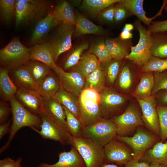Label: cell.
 <instances>
[{
	"mask_svg": "<svg viewBox=\"0 0 167 167\" xmlns=\"http://www.w3.org/2000/svg\"><path fill=\"white\" fill-rule=\"evenodd\" d=\"M37 167H86L82 158L75 147L71 146L68 152L63 151L58 154V160L56 163L49 164L43 163Z\"/></svg>",
	"mask_w": 167,
	"mask_h": 167,
	"instance_id": "2e32d148",
	"label": "cell"
},
{
	"mask_svg": "<svg viewBox=\"0 0 167 167\" xmlns=\"http://www.w3.org/2000/svg\"><path fill=\"white\" fill-rule=\"evenodd\" d=\"M125 102V98L122 95L113 90L105 89L100 93V104L102 116L103 114H111Z\"/></svg>",
	"mask_w": 167,
	"mask_h": 167,
	"instance_id": "d6986e66",
	"label": "cell"
},
{
	"mask_svg": "<svg viewBox=\"0 0 167 167\" xmlns=\"http://www.w3.org/2000/svg\"><path fill=\"white\" fill-rule=\"evenodd\" d=\"M148 29L151 33L167 31V19L160 21H152L148 26Z\"/></svg>",
	"mask_w": 167,
	"mask_h": 167,
	"instance_id": "681fc988",
	"label": "cell"
},
{
	"mask_svg": "<svg viewBox=\"0 0 167 167\" xmlns=\"http://www.w3.org/2000/svg\"><path fill=\"white\" fill-rule=\"evenodd\" d=\"M119 37L122 40H129L132 39L133 34L131 32L122 28Z\"/></svg>",
	"mask_w": 167,
	"mask_h": 167,
	"instance_id": "db71d44e",
	"label": "cell"
},
{
	"mask_svg": "<svg viewBox=\"0 0 167 167\" xmlns=\"http://www.w3.org/2000/svg\"><path fill=\"white\" fill-rule=\"evenodd\" d=\"M162 8L167 14V0L163 1Z\"/></svg>",
	"mask_w": 167,
	"mask_h": 167,
	"instance_id": "680465c9",
	"label": "cell"
},
{
	"mask_svg": "<svg viewBox=\"0 0 167 167\" xmlns=\"http://www.w3.org/2000/svg\"><path fill=\"white\" fill-rule=\"evenodd\" d=\"M11 79L17 87L37 91L39 85L33 79L24 65L9 71Z\"/></svg>",
	"mask_w": 167,
	"mask_h": 167,
	"instance_id": "7402d4cb",
	"label": "cell"
},
{
	"mask_svg": "<svg viewBox=\"0 0 167 167\" xmlns=\"http://www.w3.org/2000/svg\"><path fill=\"white\" fill-rule=\"evenodd\" d=\"M132 65L128 62H125L120 70L118 79L119 87L123 89H127L132 84Z\"/></svg>",
	"mask_w": 167,
	"mask_h": 167,
	"instance_id": "60d3db41",
	"label": "cell"
},
{
	"mask_svg": "<svg viewBox=\"0 0 167 167\" xmlns=\"http://www.w3.org/2000/svg\"><path fill=\"white\" fill-rule=\"evenodd\" d=\"M30 60L29 48L17 37L13 39L0 50L1 66L9 70L24 65Z\"/></svg>",
	"mask_w": 167,
	"mask_h": 167,
	"instance_id": "277c9868",
	"label": "cell"
},
{
	"mask_svg": "<svg viewBox=\"0 0 167 167\" xmlns=\"http://www.w3.org/2000/svg\"><path fill=\"white\" fill-rule=\"evenodd\" d=\"M111 120L116 126L117 135L120 136H128L138 127L145 126L139 110L133 105L128 106L123 113Z\"/></svg>",
	"mask_w": 167,
	"mask_h": 167,
	"instance_id": "30bf717a",
	"label": "cell"
},
{
	"mask_svg": "<svg viewBox=\"0 0 167 167\" xmlns=\"http://www.w3.org/2000/svg\"><path fill=\"white\" fill-rule=\"evenodd\" d=\"M61 24L53 11H50L35 24L30 41L31 43L34 45L45 42L51 31Z\"/></svg>",
	"mask_w": 167,
	"mask_h": 167,
	"instance_id": "4fadbf2b",
	"label": "cell"
},
{
	"mask_svg": "<svg viewBox=\"0 0 167 167\" xmlns=\"http://www.w3.org/2000/svg\"><path fill=\"white\" fill-rule=\"evenodd\" d=\"M89 46L88 43L85 42L77 46L66 57L62 68L65 71L75 67L80 60L83 52Z\"/></svg>",
	"mask_w": 167,
	"mask_h": 167,
	"instance_id": "8d00e7d4",
	"label": "cell"
},
{
	"mask_svg": "<svg viewBox=\"0 0 167 167\" xmlns=\"http://www.w3.org/2000/svg\"><path fill=\"white\" fill-rule=\"evenodd\" d=\"M101 167H120L116 165L112 164H104Z\"/></svg>",
	"mask_w": 167,
	"mask_h": 167,
	"instance_id": "6f0895ef",
	"label": "cell"
},
{
	"mask_svg": "<svg viewBox=\"0 0 167 167\" xmlns=\"http://www.w3.org/2000/svg\"><path fill=\"white\" fill-rule=\"evenodd\" d=\"M12 114V121L9 135L6 143L0 148L2 153L9 147L11 142L17 131L24 127L31 129L40 127L41 120L38 116L35 114L24 107L16 98L13 96L10 101Z\"/></svg>",
	"mask_w": 167,
	"mask_h": 167,
	"instance_id": "7a4b0ae2",
	"label": "cell"
},
{
	"mask_svg": "<svg viewBox=\"0 0 167 167\" xmlns=\"http://www.w3.org/2000/svg\"><path fill=\"white\" fill-rule=\"evenodd\" d=\"M11 112L10 104L7 102L1 101H0V123L2 124L6 122Z\"/></svg>",
	"mask_w": 167,
	"mask_h": 167,
	"instance_id": "c3c4849f",
	"label": "cell"
},
{
	"mask_svg": "<svg viewBox=\"0 0 167 167\" xmlns=\"http://www.w3.org/2000/svg\"><path fill=\"white\" fill-rule=\"evenodd\" d=\"M43 99L45 111L66 127V114L63 106L54 97Z\"/></svg>",
	"mask_w": 167,
	"mask_h": 167,
	"instance_id": "4dcf8cb0",
	"label": "cell"
},
{
	"mask_svg": "<svg viewBox=\"0 0 167 167\" xmlns=\"http://www.w3.org/2000/svg\"><path fill=\"white\" fill-rule=\"evenodd\" d=\"M154 83V72L143 73L133 95L136 99H144L152 96Z\"/></svg>",
	"mask_w": 167,
	"mask_h": 167,
	"instance_id": "f1b7e54d",
	"label": "cell"
},
{
	"mask_svg": "<svg viewBox=\"0 0 167 167\" xmlns=\"http://www.w3.org/2000/svg\"><path fill=\"white\" fill-rule=\"evenodd\" d=\"M76 24L73 35L79 37L87 34L104 35L106 31L102 27L97 25L84 16L80 12H75Z\"/></svg>",
	"mask_w": 167,
	"mask_h": 167,
	"instance_id": "ffe728a7",
	"label": "cell"
},
{
	"mask_svg": "<svg viewBox=\"0 0 167 167\" xmlns=\"http://www.w3.org/2000/svg\"><path fill=\"white\" fill-rule=\"evenodd\" d=\"M160 127L159 136L161 141L167 140V106H156Z\"/></svg>",
	"mask_w": 167,
	"mask_h": 167,
	"instance_id": "b9f144b4",
	"label": "cell"
},
{
	"mask_svg": "<svg viewBox=\"0 0 167 167\" xmlns=\"http://www.w3.org/2000/svg\"><path fill=\"white\" fill-rule=\"evenodd\" d=\"M120 0H84L80 6V8L93 17L97 16L102 10Z\"/></svg>",
	"mask_w": 167,
	"mask_h": 167,
	"instance_id": "d6a6232c",
	"label": "cell"
},
{
	"mask_svg": "<svg viewBox=\"0 0 167 167\" xmlns=\"http://www.w3.org/2000/svg\"><path fill=\"white\" fill-rule=\"evenodd\" d=\"M105 43L113 59H123L130 53L133 46L132 39L124 40L119 36L115 38L106 37Z\"/></svg>",
	"mask_w": 167,
	"mask_h": 167,
	"instance_id": "ac0fdd59",
	"label": "cell"
},
{
	"mask_svg": "<svg viewBox=\"0 0 167 167\" xmlns=\"http://www.w3.org/2000/svg\"><path fill=\"white\" fill-rule=\"evenodd\" d=\"M53 12L62 24L75 26V13L69 1L66 0L58 1Z\"/></svg>",
	"mask_w": 167,
	"mask_h": 167,
	"instance_id": "484cf974",
	"label": "cell"
},
{
	"mask_svg": "<svg viewBox=\"0 0 167 167\" xmlns=\"http://www.w3.org/2000/svg\"><path fill=\"white\" fill-rule=\"evenodd\" d=\"M117 135L116 127L112 120L102 118L84 127L81 136L104 147Z\"/></svg>",
	"mask_w": 167,
	"mask_h": 167,
	"instance_id": "8992f818",
	"label": "cell"
},
{
	"mask_svg": "<svg viewBox=\"0 0 167 167\" xmlns=\"http://www.w3.org/2000/svg\"><path fill=\"white\" fill-rule=\"evenodd\" d=\"M142 111V118L145 126L159 136L160 127L156 99L153 95L144 99H137Z\"/></svg>",
	"mask_w": 167,
	"mask_h": 167,
	"instance_id": "5bb4252c",
	"label": "cell"
},
{
	"mask_svg": "<svg viewBox=\"0 0 167 167\" xmlns=\"http://www.w3.org/2000/svg\"><path fill=\"white\" fill-rule=\"evenodd\" d=\"M9 70L0 66V96L1 101H10L15 96L17 87L11 79Z\"/></svg>",
	"mask_w": 167,
	"mask_h": 167,
	"instance_id": "cb8c5ba5",
	"label": "cell"
},
{
	"mask_svg": "<svg viewBox=\"0 0 167 167\" xmlns=\"http://www.w3.org/2000/svg\"><path fill=\"white\" fill-rule=\"evenodd\" d=\"M0 167H16V161L7 157L0 161Z\"/></svg>",
	"mask_w": 167,
	"mask_h": 167,
	"instance_id": "f5cc1de1",
	"label": "cell"
},
{
	"mask_svg": "<svg viewBox=\"0 0 167 167\" xmlns=\"http://www.w3.org/2000/svg\"><path fill=\"white\" fill-rule=\"evenodd\" d=\"M60 87L58 78L54 71L44 78L37 91L43 98L54 97Z\"/></svg>",
	"mask_w": 167,
	"mask_h": 167,
	"instance_id": "d4e9b609",
	"label": "cell"
},
{
	"mask_svg": "<svg viewBox=\"0 0 167 167\" xmlns=\"http://www.w3.org/2000/svg\"><path fill=\"white\" fill-rule=\"evenodd\" d=\"M116 4L110 5L101 11L97 16L98 19L106 24H114V14Z\"/></svg>",
	"mask_w": 167,
	"mask_h": 167,
	"instance_id": "bcb514c9",
	"label": "cell"
},
{
	"mask_svg": "<svg viewBox=\"0 0 167 167\" xmlns=\"http://www.w3.org/2000/svg\"><path fill=\"white\" fill-rule=\"evenodd\" d=\"M79 99L92 101L100 104V93L93 89H84L82 91L79 97Z\"/></svg>",
	"mask_w": 167,
	"mask_h": 167,
	"instance_id": "7dc6e473",
	"label": "cell"
},
{
	"mask_svg": "<svg viewBox=\"0 0 167 167\" xmlns=\"http://www.w3.org/2000/svg\"><path fill=\"white\" fill-rule=\"evenodd\" d=\"M120 2L129 11L132 15L136 16L139 21L148 26L153 19L160 13H159L152 18L147 17L143 7V0H120Z\"/></svg>",
	"mask_w": 167,
	"mask_h": 167,
	"instance_id": "f546056e",
	"label": "cell"
},
{
	"mask_svg": "<svg viewBox=\"0 0 167 167\" xmlns=\"http://www.w3.org/2000/svg\"><path fill=\"white\" fill-rule=\"evenodd\" d=\"M105 72L100 66L85 79L84 89L92 88L99 92L105 89Z\"/></svg>",
	"mask_w": 167,
	"mask_h": 167,
	"instance_id": "e575fe53",
	"label": "cell"
},
{
	"mask_svg": "<svg viewBox=\"0 0 167 167\" xmlns=\"http://www.w3.org/2000/svg\"><path fill=\"white\" fill-rule=\"evenodd\" d=\"M15 96L26 108L33 113L40 116L44 112L43 99L37 91L17 87Z\"/></svg>",
	"mask_w": 167,
	"mask_h": 167,
	"instance_id": "9a60e30c",
	"label": "cell"
},
{
	"mask_svg": "<svg viewBox=\"0 0 167 167\" xmlns=\"http://www.w3.org/2000/svg\"><path fill=\"white\" fill-rule=\"evenodd\" d=\"M122 59H112L106 64V73L107 79L111 84L115 81L122 65Z\"/></svg>",
	"mask_w": 167,
	"mask_h": 167,
	"instance_id": "7bdbcfd3",
	"label": "cell"
},
{
	"mask_svg": "<svg viewBox=\"0 0 167 167\" xmlns=\"http://www.w3.org/2000/svg\"><path fill=\"white\" fill-rule=\"evenodd\" d=\"M159 97V105L167 106V90H165Z\"/></svg>",
	"mask_w": 167,
	"mask_h": 167,
	"instance_id": "11a10c76",
	"label": "cell"
},
{
	"mask_svg": "<svg viewBox=\"0 0 167 167\" xmlns=\"http://www.w3.org/2000/svg\"><path fill=\"white\" fill-rule=\"evenodd\" d=\"M30 60L43 63L51 68L54 72L58 66L54 61L46 42L36 44L29 48Z\"/></svg>",
	"mask_w": 167,
	"mask_h": 167,
	"instance_id": "603a6c76",
	"label": "cell"
},
{
	"mask_svg": "<svg viewBox=\"0 0 167 167\" xmlns=\"http://www.w3.org/2000/svg\"><path fill=\"white\" fill-rule=\"evenodd\" d=\"M133 25L139 32V39L135 45L132 46L130 53L125 58L131 61L140 68L152 56L150 52L151 33L139 20H136Z\"/></svg>",
	"mask_w": 167,
	"mask_h": 167,
	"instance_id": "5b68a950",
	"label": "cell"
},
{
	"mask_svg": "<svg viewBox=\"0 0 167 167\" xmlns=\"http://www.w3.org/2000/svg\"><path fill=\"white\" fill-rule=\"evenodd\" d=\"M104 148V164H112L119 166H124L133 159L132 151L130 148L124 143L115 139Z\"/></svg>",
	"mask_w": 167,
	"mask_h": 167,
	"instance_id": "8fae6325",
	"label": "cell"
},
{
	"mask_svg": "<svg viewBox=\"0 0 167 167\" xmlns=\"http://www.w3.org/2000/svg\"><path fill=\"white\" fill-rule=\"evenodd\" d=\"M88 53L95 55L100 63H107L112 59L106 46L105 40L103 38L93 44Z\"/></svg>",
	"mask_w": 167,
	"mask_h": 167,
	"instance_id": "d590c367",
	"label": "cell"
},
{
	"mask_svg": "<svg viewBox=\"0 0 167 167\" xmlns=\"http://www.w3.org/2000/svg\"><path fill=\"white\" fill-rule=\"evenodd\" d=\"M48 1L44 0H16L15 27L37 23L50 11Z\"/></svg>",
	"mask_w": 167,
	"mask_h": 167,
	"instance_id": "6da1fadb",
	"label": "cell"
},
{
	"mask_svg": "<svg viewBox=\"0 0 167 167\" xmlns=\"http://www.w3.org/2000/svg\"><path fill=\"white\" fill-rule=\"evenodd\" d=\"M134 28L133 24L131 23L126 24L123 28V29L131 32Z\"/></svg>",
	"mask_w": 167,
	"mask_h": 167,
	"instance_id": "9f6ffc18",
	"label": "cell"
},
{
	"mask_svg": "<svg viewBox=\"0 0 167 167\" xmlns=\"http://www.w3.org/2000/svg\"><path fill=\"white\" fill-rule=\"evenodd\" d=\"M71 2L75 6H80L81 3V1L80 0H72L71 1Z\"/></svg>",
	"mask_w": 167,
	"mask_h": 167,
	"instance_id": "91938a15",
	"label": "cell"
},
{
	"mask_svg": "<svg viewBox=\"0 0 167 167\" xmlns=\"http://www.w3.org/2000/svg\"><path fill=\"white\" fill-rule=\"evenodd\" d=\"M151 37L152 56L167 58V31L151 33Z\"/></svg>",
	"mask_w": 167,
	"mask_h": 167,
	"instance_id": "83f0119b",
	"label": "cell"
},
{
	"mask_svg": "<svg viewBox=\"0 0 167 167\" xmlns=\"http://www.w3.org/2000/svg\"><path fill=\"white\" fill-rule=\"evenodd\" d=\"M140 161L167 166V140L156 142L146 151Z\"/></svg>",
	"mask_w": 167,
	"mask_h": 167,
	"instance_id": "44dd1931",
	"label": "cell"
},
{
	"mask_svg": "<svg viewBox=\"0 0 167 167\" xmlns=\"http://www.w3.org/2000/svg\"><path fill=\"white\" fill-rule=\"evenodd\" d=\"M39 117L42 121L41 130L35 128L32 129L43 139L57 141L63 145H72L73 137L65 126L54 119L45 111Z\"/></svg>",
	"mask_w": 167,
	"mask_h": 167,
	"instance_id": "3957f363",
	"label": "cell"
},
{
	"mask_svg": "<svg viewBox=\"0 0 167 167\" xmlns=\"http://www.w3.org/2000/svg\"><path fill=\"white\" fill-rule=\"evenodd\" d=\"M154 83L152 95L161 90H167V70L154 72Z\"/></svg>",
	"mask_w": 167,
	"mask_h": 167,
	"instance_id": "ee69618b",
	"label": "cell"
},
{
	"mask_svg": "<svg viewBox=\"0 0 167 167\" xmlns=\"http://www.w3.org/2000/svg\"><path fill=\"white\" fill-rule=\"evenodd\" d=\"M100 65L97 58L94 55L88 53L82 56L74 70L79 72L86 79Z\"/></svg>",
	"mask_w": 167,
	"mask_h": 167,
	"instance_id": "836d02e7",
	"label": "cell"
},
{
	"mask_svg": "<svg viewBox=\"0 0 167 167\" xmlns=\"http://www.w3.org/2000/svg\"><path fill=\"white\" fill-rule=\"evenodd\" d=\"M55 72L58 78L61 87L79 97L84 88L85 78L76 71H66L59 66Z\"/></svg>",
	"mask_w": 167,
	"mask_h": 167,
	"instance_id": "7c38bea8",
	"label": "cell"
},
{
	"mask_svg": "<svg viewBox=\"0 0 167 167\" xmlns=\"http://www.w3.org/2000/svg\"><path fill=\"white\" fill-rule=\"evenodd\" d=\"M158 136L139 127L133 136L117 135L115 139L126 144L132 151L133 159L140 160L146 151L159 141Z\"/></svg>",
	"mask_w": 167,
	"mask_h": 167,
	"instance_id": "52a82bcc",
	"label": "cell"
},
{
	"mask_svg": "<svg viewBox=\"0 0 167 167\" xmlns=\"http://www.w3.org/2000/svg\"><path fill=\"white\" fill-rule=\"evenodd\" d=\"M150 163L143 161L133 159L128 162L124 167H149Z\"/></svg>",
	"mask_w": 167,
	"mask_h": 167,
	"instance_id": "f907efd6",
	"label": "cell"
},
{
	"mask_svg": "<svg viewBox=\"0 0 167 167\" xmlns=\"http://www.w3.org/2000/svg\"><path fill=\"white\" fill-rule=\"evenodd\" d=\"M149 167H167V166L163 165L153 163L150 164Z\"/></svg>",
	"mask_w": 167,
	"mask_h": 167,
	"instance_id": "94428289",
	"label": "cell"
},
{
	"mask_svg": "<svg viewBox=\"0 0 167 167\" xmlns=\"http://www.w3.org/2000/svg\"><path fill=\"white\" fill-rule=\"evenodd\" d=\"M167 70V58L152 56L148 62L140 68L143 73L160 72Z\"/></svg>",
	"mask_w": 167,
	"mask_h": 167,
	"instance_id": "ab89813d",
	"label": "cell"
},
{
	"mask_svg": "<svg viewBox=\"0 0 167 167\" xmlns=\"http://www.w3.org/2000/svg\"><path fill=\"white\" fill-rule=\"evenodd\" d=\"M12 118L9 119L7 121L0 125V139L2 138L8 133L10 132L11 126L12 123Z\"/></svg>",
	"mask_w": 167,
	"mask_h": 167,
	"instance_id": "816d5d0a",
	"label": "cell"
},
{
	"mask_svg": "<svg viewBox=\"0 0 167 167\" xmlns=\"http://www.w3.org/2000/svg\"><path fill=\"white\" fill-rule=\"evenodd\" d=\"M75 26L63 24H59L45 42L55 62L61 54L71 48Z\"/></svg>",
	"mask_w": 167,
	"mask_h": 167,
	"instance_id": "ba28073f",
	"label": "cell"
},
{
	"mask_svg": "<svg viewBox=\"0 0 167 167\" xmlns=\"http://www.w3.org/2000/svg\"><path fill=\"white\" fill-rule=\"evenodd\" d=\"M21 158H19L16 161V167H22L21 165Z\"/></svg>",
	"mask_w": 167,
	"mask_h": 167,
	"instance_id": "6125c7cd",
	"label": "cell"
},
{
	"mask_svg": "<svg viewBox=\"0 0 167 167\" xmlns=\"http://www.w3.org/2000/svg\"><path fill=\"white\" fill-rule=\"evenodd\" d=\"M54 97L63 106L71 111L80 120L79 101L75 96L61 87Z\"/></svg>",
	"mask_w": 167,
	"mask_h": 167,
	"instance_id": "4316f807",
	"label": "cell"
},
{
	"mask_svg": "<svg viewBox=\"0 0 167 167\" xmlns=\"http://www.w3.org/2000/svg\"><path fill=\"white\" fill-rule=\"evenodd\" d=\"M79 101L80 121L84 127L102 118L100 104L92 101L80 99Z\"/></svg>",
	"mask_w": 167,
	"mask_h": 167,
	"instance_id": "e0dca14e",
	"label": "cell"
},
{
	"mask_svg": "<svg viewBox=\"0 0 167 167\" xmlns=\"http://www.w3.org/2000/svg\"><path fill=\"white\" fill-rule=\"evenodd\" d=\"M24 66L39 85L47 75L54 71L45 64L33 60H29Z\"/></svg>",
	"mask_w": 167,
	"mask_h": 167,
	"instance_id": "1f68e13d",
	"label": "cell"
},
{
	"mask_svg": "<svg viewBox=\"0 0 167 167\" xmlns=\"http://www.w3.org/2000/svg\"><path fill=\"white\" fill-rule=\"evenodd\" d=\"M72 145L77 150L84 161L86 167H101L104 164L105 155L104 147L82 136L73 138Z\"/></svg>",
	"mask_w": 167,
	"mask_h": 167,
	"instance_id": "9c48e42d",
	"label": "cell"
},
{
	"mask_svg": "<svg viewBox=\"0 0 167 167\" xmlns=\"http://www.w3.org/2000/svg\"><path fill=\"white\" fill-rule=\"evenodd\" d=\"M16 0H0V17L4 22L8 24L15 18Z\"/></svg>",
	"mask_w": 167,
	"mask_h": 167,
	"instance_id": "f35d334b",
	"label": "cell"
},
{
	"mask_svg": "<svg viewBox=\"0 0 167 167\" xmlns=\"http://www.w3.org/2000/svg\"><path fill=\"white\" fill-rule=\"evenodd\" d=\"M66 116V128L73 138L81 137L84 127L80 121L63 106Z\"/></svg>",
	"mask_w": 167,
	"mask_h": 167,
	"instance_id": "74e56055",
	"label": "cell"
},
{
	"mask_svg": "<svg viewBox=\"0 0 167 167\" xmlns=\"http://www.w3.org/2000/svg\"><path fill=\"white\" fill-rule=\"evenodd\" d=\"M120 1L116 4L114 14V23L117 24L123 22L129 17L132 15Z\"/></svg>",
	"mask_w": 167,
	"mask_h": 167,
	"instance_id": "f6af8a7d",
	"label": "cell"
}]
</instances>
